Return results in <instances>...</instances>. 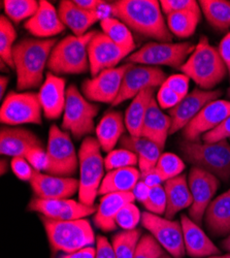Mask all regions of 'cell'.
Segmentation results:
<instances>
[{"instance_id":"obj_1","label":"cell","mask_w":230,"mask_h":258,"mask_svg":"<svg viewBox=\"0 0 230 258\" xmlns=\"http://www.w3.org/2000/svg\"><path fill=\"white\" fill-rule=\"evenodd\" d=\"M110 11L113 17L142 36L155 41L173 40L160 2L157 0H117L110 5Z\"/></svg>"},{"instance_id":"obj_2","label":"cell","mask_w":230,"mask_h":258,"mask_svg":"<svg viewBox=\"0 0 230 258\" xmlns=\"http://www.w3.org/2000/svg\"><path fill=\"white\" fill-rule=\"evenodd\" d=\"M56 44L55 38H24L16 44L13 61L19 91L41 87L46 79L45 70Z\"/></svg>"},{"instance_id":"obj_3","label":"cell","mask_w":230,"mask_h":258,"mask_svg":"<svg viewBox=\"0 0 230 258\" xmlns=\"http://www.w3.org/2000/svg\"><path fill=\"white\" fill-rule=\"evenodd\" d=\"M182 74L192 80L202 90H215L228 74L217 48L210 44L206 36H201L193 53L180 68Z\"/></svg>"},{"instance_id":"obj_4","label":"cell","mask_w":230,"mask_h":258,"mask_svg":"<svg viewBox=\"0 0 230 258\" xmlns=\"http://www.w3.org/2000/svg\"><path fill=\"white\" fill-rule=\"evenodd\" d=\"M96 31H89L83 36L67 35L52 50L48 70L58 75H81L90 72L88 46Z\"/></svg>"},{"instance_id":"obj_5","label":"cell","mask_w":230,"mask_h":258,"mask_svg":"<svg viewBox=\"0 0 230 258\" xmlns=\"http://www.w3.org/2000/svg\"><path fill=\"white\" fill-rule=\"evenodd\" d=\"M179 148L186 161L202 168L225 182L230 180V144L227 140L214 143L183 141Z\"/></svg>"},{"instance_id":"obj_6","label":"cell","mask_w":230,"mask_h":258,"mask_svg":"<svg viewBox=\"0 0 230 258\" xmlns=\"http://www.w3.org/2000/svg\"><path fill=\"white\" fill-rule=\"evenodd\" d=\"M79 201L88 206H95V200L104 178V159L97 139L87 137L79 150Z\"/></svg>"},{"instance_id":"obj_7","label":"cell","mask_w":230,"mask_h":258,"mask_svg":"<svg viewBox=\"0 0 230 258\" xmlns=\"http://www.w3.org/2000/svg\"><path fill=\"white\" fill-rule=\"evenodd\" d=\"M39 218L54 251H63L68 254L90 247L96 241L94 230L87 219L63 221L45 216H39Z\"/></svg>"},{"instance_id":"obj_8","label":"cell","mask_w":230,"mask_h":258,"mask_svg":"<svg viewBox=\"0 0 230 258\" xmlns=\"http://www.w3.org/2000/svg\"><path fill=\"white\" fill-rule=\"evenodd\" d=\"M98 111L99 107L97 104L89 101L81 93L75 85H70L67 88L61 128L76 140L90 136L96 128L94 119Z\"/></svg>"},{"instance_id":"obj_9","label":"cell","mask_w":230,"mask_h":258,"mask_svg":"<svg viewBox=\"0 0 230 258\" xmlns=\"http://www.w3.org/2000/svg\"><path fill=\"white\" fill-rule=\"evenodd\" d=\"M195 46L192 42L151 41L127 58V63L142 66H166L180 69L193 53Z\"/></svg>"},{"instance_id":"obj_10","label":"cell","mask_w":230,"mask_h":258,"mask_svg":"<svg viewBox=\"0 0 230 258\" xmlns=\"http://www.w3.org/2000/svg\"><path fill=\"white\" fill-rule=\"evenodd\" d=\"M47 153L48 174L59 177H71L75 174L79 154H76L69 133L57 125H52L49 131Z\"/></svg>"},{"instance_id":"obj_11","label":"cell","mask_w":230,"mask_h":258,"mask_svg":"<svg viewBox=\"0 0 230 258\" xmlns=\"http://www.w3.org/2000/svg\"><path fill=\"white\" fill-rule=\"evenodd\" d=\"M43 109L38 94L29 91L10 92L3 100L0 109V121L7 126L24 124L40 125Z\"/></svg>"},{"instance_id":"obj_12","label":"cell","mask_w":230,"mask_h":258,"mask_svg":"<svg viewBox=\"0 0 230 258\" xmlns=\"http://www.w3.org/2000/svg\"><path fill=\"white\" fill-rule=\"evenodd\" d=\"M141 224L159 245L174 258H183L186 250L183 227L180 221L161 217L144 211L141 214Z\"/></svg>"},{"instance_id":"obj_13","label":"cell","mask_w":230,"mask_h":258,"mask_svg":"<svg viewBox=\"0 0 230 258\" xmlns=\"http://www.w3.org/2000/svg\"><path fill=\"white\" fill-rule=\"evenodd\" d=\"M166 79V74L158 67L133 66L130 63V67L123 77L120 93L112 105L116 106L133 99L143 90L161 87Z\"/></svg>"},{"instance_id":"obj_14","label":"cell","mask_w":230,"mask_h":258,"mask_svg":"<svg viewBox=\"0 0 230 258\" xmlns=\"http://www.w3.org/2000/svg\"><path fill=\"white\" fill-rule=\"evenodd\" d=\"M130 63L106 70L82 84V93L91 102L113 104L121 90L123 77Z\"/></svg>"},{"instance_id":"obj_15","label":"cell","mask_w":230,"mask_h":258,"mask_svg":"<svg viewBox=\"0 0 230 258\" xmlns=\"http://www.w3.org/2000/svg\"><path fill=\"white\" fill-rule=\"evenodd\" d=\"M188 183L193 198V204L189 209V217L196 224L200 225L207 207L214 200L220 181L208 171L192 166L188 176Z\"/></svg>"},{"instance_id":"obj_16","label":"cell","mask_w":230,"mask_h":258,"mask_svg":"<svg viewBox=\"0 0 230 258\" xmlns=\"http://www.w3.org/2000/svg\"><path fill=\"white\" fill-rule=\"evenodd\" d=\"M97 206H88L73 200H44L35 198L30 201L28 210L53 220L71 221L85 219L97 211Z\"/></svg>"},{"instance_id":"obj_17","label":"cell","mask_w":230,"mask_h":258,"mask_svg":"<svg viewBox=\"0 0 230 258\" xmlns=\"http://www.w3.org/2000/svg\"><path fill=\"white\" fill-rule=\"evenodd\" d=\"M130 53L132 54L133 52L120 47L103 32L96 31L88 46L90 73L92 77L106 70L117 68L118 63L130 55Z\"/></svg>"},{"instance_id":"obj_18","label":"cell","mask_w":230,"mask_h":258,"mask_svg":"<svg viewBox=\"0 0 230 258\" xmlns=\"http://www.w3.org/2000/svg\"><path fill=\"white\" fill-rule=\"evenodd\" d=\"M221 90H202L195 88L185 96L175 107L169 111L172 119V128L170 136L175 135L181 129H184L203 109V107L213 100L219 99Z\"/></svg>"},{"instance_id":"obj_19","label":"cell","mask_w":230,"mask_h":258,"mask_svg":"<svg viewBox=\"0 0 230 258\" xmlns=\"http://www.w3.org/2000/svg\"><path fill=\"white\" fill-rule=\"evenodd\" d=\"M230 116V100L216 99L207 103L199 114L183 129L186 141L197 142L200 137L219 127Z\"/></svg>"},{"instance_id":"obj_20","label":"cell","mask_w":230,"mask_h":258,"mask_svg":"<svg viewBox=\"0 0 230 258\" xmlns=\"http://www.w3.org/2000/svg\"><path fill=\"white\" fill-rule=\"evenodd\" d=\"M30 185L35 197L44 200H65L79 191V180L72 177L53 176L35 170Z\"/></svg>"},{"instance_id":"obj_21","label":"cell","mask_w":230,"mask_h":258,"mask_svg":"<svg viewBox=\"0 0 230 258\" xmlns=\"http://www.w3.org/2000/svg\"><path fill=\"white\" fill-rule=\"evenodd\" d=\"M66 93L65 80L48 72L37 93L46 119L57 120L64 113Z\"/></svg>"},{"instance_id":"obj_22","label":"cell","mask_w":230,"mask_h":258,"mask_svg":"<svg viewBox=\"0 0 230 258\" xmlns=\"http://www.w3.org/2000/svg\"><path fill=\"white\" fill-rule=\"evenodd\" d=\"M24 28L36 38L50 39L65 29L59 12L47 0H40L37 12L27 20Z\"/></svg>"},{"instance_id":"obj_23","label":"cell","mask_w":230,"mask_h":258,"mask_svg":"<svg viewBox=\"0 0 230 258\" xmlns=\"http://www.w3.org/2000/svg\"><path fill=\"white\" fill-rule=\"evenodd\" d=\"M35 134L19 127H3L0 133V153L14 157H26L31 149L40 147Z\"/></svg>"},{"instance_id":"obj_24","label":"cell","mask_w":230,"mask_h":258,"mask_svg":"<svg viewBox=\"0 0 230 258\" xmlns=\"http://www.w3.org/2000/svg\"><path fill=\"white\" fill-rule=\"evenodd\" d=\"M132 192H118L102 196L97 211L94 215V224L104 232L113 231L117 228L116 218L121 209L127 204L134 203Z\"/></svg>"},{"instance_id":"obj_25","label":"cell","mask_w":230,"mask_h":258,"mask_svg":"<svg viewBox=\"0 0 230 258\" xmlns=\"http://www.w3.org/2000/svg\"><path fill=\"white\" fill-rule=\"evenodd\" d=\"M181 224L184 233L185 250L190 257L202 258L214 256L220 253L217 246L208 238L207 234L187 215H182Z\"/></svg>"},{"instance_id":"obj_26","label":"cell","mask_w":230,"mask_h":258,"mask_svg":"<svg viewBox=\"0 0 230 258\" xmlns=\"http://www.w3.org/2000/svg\"><path fill=\"white\" fill-rule=\"evenodd\" d=\"M58 12L65 27L69 28L75 36L87 34L90 27L97 21L102 20L99 13L84 11L73 3V0H62L59 4Z\"/></svg>"},{"instance_id":"obj_27","label":"cell","mask_w":230,"mask_h":258,"mask_svg":"<svg viewBox=\"0 0 230 258\" xmlns=\"http://www.w3.org/2000/svg\"><path fill=\"white\" fill-rule=\"evenodd\" d=\"M172 128V119L170 115H166L162 112L155 97L152 99L147 115H145L141 137L152 141L157 144L162 150L165 147L167 137L170 136Z\"/></svg>"},{"instance_id":"obj_28","label":"cell","mask_w":230,"mask_h":258,"mask_svg":"<svg viewBox=\"0 0 230 258\" xmlns=\"http://www.w3.org/2000/svg\"><path fill=\"white\" fill-rule=\"evenodd\" d=\"M163 187L167 201L165 218L173 220L179 212L190 209L193 204V198L186 175L182 174L174 179L167 180L163 183Z\"/></svg>"},{"instance_id":"obj_29","label":"cell","mask_w":230,"mask_h":258,"mask_svg":"<svg viewBox=\"0 0 230 258\" xmlns=\"http://www.w3.org/2000/svg\"><path fill=\"white\" fill-rule=\"evenodd\" d=\"M121 148L133 152L138 159V169L141 175L154 169L163 150L152 141L142 137L123 136L120 141Z\"/></svg>"},{"instance_id":"obj_30","label":"cell","mask_w":230,"mask_h":258,"mask_svg":"<svg viewBox=\"0 0 230 258\" xmlns=\"http://www.w3.org/2000/svg\"><path fill=\"white\" fill-rule=\"evenodd\" d=\"M204 222L214 236L230 234V189L212 201L205 211Z\"/></svg>"},{"instance_id":"obj_31","label":"cell","mask_w":230,"mask_h":258,"mask_svg":"<svg viewBox=\"0 0 230 258\" xmlns=\"http://www.w3.org/2000/svg\"><path fill=\"white\" fill-rule=\"evenodd\" d=\"M125 127V119L121 112L110 111L104 114L95 128L96 139L103 152L113 151L124 136Z\"/></svg>"},{"instance_id":"obj_32","label":"cell","mask_w":230,"mask_h":258,"mask_svg":"<svg viewBox=\"0 0 230 258\" xmlns=\"http://www.w3.org/2000/svg\"><path fill=\"white\" fill-rule=\"evenodd\" d=\"M140 178L141 173L136 167H125L111 170L104 176L98 195L106 196L110 193L132 192Z\"/></svg>"},{"instance_id":"obj_33","label":"cell","mask_w":230,"mask_h":258,"mask_svg":"<svg viewBox=\"0 0 230 258\" xmlns=\"http://www.w3.org/2000/svg\"><path fill=\"white\" fill-rule=\"evenodd\" d=\"M156 89H147L137 94L128 105L125 113V125L132 137H141L143 121L147 115L148 107L154 98Z\"/></svg>"},{"instance_id":"obj_34","label":"cell","mask_w":230,"mask_h":258,"mask_svg":"<svg viewBox=\"0 0 230 258\" xmlns=\"http://www.w3.org/2000/svg\"><path fill=\"white\" fill-rule=\"evenodd\" d=\"M201 13L207 23L218 31L230 29V2L227 0H200Z\"/></svg>"},{"instance_id":"obj_35","label":"cell","mask_w":230,"mask_h":258,"mask_svg":"<svg viewBox=\"0 0 230 258\" xmlns=\"http://www.w3.org/2000/svg\"><path fill=\"white\" fill-rule=\"evenodd\" d=\"M200 18L201 14L194 12H177L167 15L166 24L173 35L188 38L195 33Z\"/></svg>"},{"instance_id":"obj_36","label":"cell","mask_w":230,"mask_h":258,"mask_svg":"<svg viewBox=\"0 0 230 258\" xmlns=\"http://www.w3.org/2000/svg\"><path fill=\"white\" fill-rule=\"evenodd\" d=\"M102 32L120 47L131 50L135 49V41L131 30L126 24L115 17H107L100 21Z\"/></svg>"},{"instance_id":"obj_37","label":"cell","mask_w":230,"mask_h":258,"mask_svg":"<svg viewBox=\"0 0 230 258\" xmlns=\"http://www.w3.org/2000/svg\"><path fill=\"white\" fill-rule=\"evenodd\" d=\"M140 229L123 230L112 239V246L117 258H133L141 239Z\"/></svg>"},{"instance_id":"obj_38","label":"cell","mask_w":230,"mask_h":258,"mask_svg":"<svg viewBox=\"0 0 230 258\" xmlns=\"http://www.w3.org/2000/svg\"><path fill=\"white\" fill-rule=\"evenodd\" d=\"M17 31L12 21L5 16L0 17V57L8 67L14 69L13 53L15 49V41Z\"/></svg>"},{"instance_id":"obj_39","label":"cell","mask_w":230,"mask_h":258,"mask_svg":"<svg viewBox=\"0 0 230 258\" xmlns=\"http://www.w3.org/2000/svg\"><path fill=\"white\" fill-rule=\"evenodd\" d=\"M7 17L15 23L29 20L38 10L39 2L36 0H5L3 2Z\"/></svg>"},{"instance_id":"obj_40","label":"cell","mask_w":230,"mask_h":258,"mask_svg":"<svg viewBox=\"0 0 230 258\" xmlns=\"http://www.w3.org/2000/svg\"><path fill=\"white\" fill-rule=\"evenodd\" d=\"M186 165L181 157L174 153H162L155 169L163 182L174 179L183 174Z\"/></svg>"},{"instance_id":"obj_41","label":"cell","mask_w":230,"mask_h":258,"mask_svg":"<svg viewBox=\"0 0 230 258\" xmlns=\"http://www.w3.org/2000/svg\"><path fill=\"white\" fill-rule=\"evenodd\" d=\"M136 164H138L137 156L124 148L114 149L104 158V167L109 171L125 167H134Z\"/></svg>"},{"instance_id":"obj_42","label":"cell","mask_w":230,"mask_h":258,"mask_svg":"<svg viewBox=\"0 0 230 258\" xmlns=\"http://www.w3.org/2000/svg\"><path fill=\"white\" fill-rule=\"evenodd\" d=\"M141 214L134 203L127 204L118 213L116 223L123 230L136 229L138 223L141 222Z\"/></svg>"},{"instance_id":"obj_43","label":"cell","mask_w":230,"mask_h":258,"mask_svg":"<svg viewBox=\"0 0 230 258\" xmlns=\"http://www.w3.org/2000/svg\"><path fill=\"white\" fill-rule=\"evenodd\" d=\"M145 211L155 215H165L166 212V193L163 185L152 187L148 199L142 203Z\"/></svg>"},{"instance_id":"obj_44","label":"cell","mask_w":230,"mask_h":258,"mask_svg":"<svg viewBox=\"0 0 230 258\" xmlns=\"http://www.w3.org/2000/svg\"><path fill=\"white\" fill-rule=\"evenodd\" d=\"M163 253L162 247L153 235L145 234L141 236L133 258H159Z\"/></svg>"},{"instance_id":"obj_45","label":"cell","mask_w":230,"mask_h":258,"mask_svg":"<svg viewBox=\"0 0 230 258\" xmlns=\"http://www.w3.org/2000/svg\"><path fill=\"white\" fill-rule=\"evenodd\" d=\"M160 6L166 16L177 12H194L201 14L200 6L195 0H161Z\"/></svg>"},{"instance_id":"obj_46","label":"cell","mask_w":230,"mask_h":258,"mask_svg":"<svg viewBox=\"0 0 230 258\" xmlns=\"http://www.w3.org/2000/svg\"><path fill=\"white\" fill-rule=\"evenodd\" d=\"M156 100L161 110H172L182 100V98L174 92L169 86L162 84L156 96Z\"/></svg>"},{"instance_id":"obj_47","label":"cell","mask_w":230,"mask_h":258,"mask_svg":"<svg viewBox=\"0 0 230 258\" xmlns=\"http://www.w3.org/2000/svg\"><path fill=\"white\" fill-rule=\"evenodd\" d=\"M25 158L35 171H39V173L43 170L47 171L49 166V157L47 151H45L41 146L31 149Z\"/></svg>"},{"instance_id":"obj_48","label":"cell","mask_w":230,"mask_h":258,"mask_svg":"<svg viewBox=\"0 0 230 258\" xmlns=\"http://www.w3.org/2000/svg\"><path fill=\"white\" fill-rule=\"evenodd\" d=\"M176 92L182 99L189 94L190 79L184 74H177L167 78L163 83Z\"/></svg>"},{"instance_id":"obj_49","label":"cell","mask_w":230,"mask_h":258,"mask_svg":"<svg viewBox=\"0 0 230 258\" xmlns=\"http://www.w3.org/2000/svg\"><path fill=\"white\" fill-rule=\"evenodd\" d=\"M11 168L16 177L22 181H31L34 169L25 157H14L11 161Z\"/></svg>"},{"instance_id":"obj_50","label":"cell","mask_w":230,"mask_h":258,"mask_svg":"<svg viewBox=\"0 0 230 258\" xmlns=\"http://www.w3.org/2000/svg\"><path fill=\"white\" fill-rule=\"evenodd\" d=\"M227 139H230V116L219 127L202 137V141L206 143H214Z\"/></svg>"},{"instance_id":"obj_51","label":"cell","mask_w":230,"mask_h":258,"mask_svg":"<svg viewBox=\"0 0 230 258\" xmlns=\"http://www.w3.org/2000/svg\"><path fill=\"white\" fill-rule=\"evenodd\" d=\"M96 258H117L112 244L106 236L99 235L96 239Z\"/></svg>"},{"instance_id":"obj_52","label":"cell","mask_w":230,"mask_h":258,"mask_svg":"<svg viewBox=\"0 0 230 258\" xmlns=\"http://www.w3.org/2000/svg\"><path fill=\"white\" fill-rule=\"evenodd\" d=\"M218 51L220 53L222 60L225 63L230 77V31L221 39L218 47Z\"/></svg>"},{"instance_id":"obj_53","label":"cell","mask_w":230,"mask_h":258,"mask_svg":"<svg viewBox=\"0 0 230 258\" xmlns=\"http://www.w3.org/2000/svg\"><path fill=\"white\" fill-rule=\"evenodd\" d=\"M73 3L84 11L97 13H99L100 7L106 4L102 0H73Z\"/></svg>"},{"instance_id":"obj_54","label":"cell","mask_w":230,"mask_h":258,"mask_svg":"<svg viewBox=\"0 0 230 258\" xmlns=\"http://www.w3.org/2000/svg\"><path fill=\"white\" fill-rule=\"evenodd\" d=\"M150 190H151V188L147 184L142 182L141 180H139L138 183L135 185V187L132 190L135 201L137 200L138 202H140L142 204L145 200L148 199V197L150 195Z\"/></svg>"},{"instance_id":"obj_55","label":"cell","mask_w":230,"mask_h":258,"mask_svg":"<svg viewBox=\"0 0 230 258\" xmlns=\"http://www.w3.org/2000/svg\"><path fill=\"white\" fill-rule=\"evenodd\" d=\"M140 180L142 182H144L145 184H147L150 188L152 187H155V186H159V185H162L164 182L162 181L161 177L159 176V174L156 171V169H152L150 170L149 173L147 174H143L141 175V178Z\"/></svg>"},{"instance_id":"obj_56","label":"cell","mask_w":230,"mask_h":258,"mask_svg":"<svg viewBox=\"0 0 230 258\" xmlns=\"http://www.w3.org/2000/svg\"><path fill=\"white\" fill-rule=\"evenodd\" d=\"M61 258H96V249L93 247H86L72 253H68Z\"/></svg>"},{"instance_id":"obj_57","label":"cell","mask_w":230,"mask_h":258,"mask_svg":"<svg viewBox=\"0 0 230 258\" xmlns=\"http://www.w3.org/2000/svg\"><path fill=\"white\" fill-rule=\"evenodd\" d=\"M9 82H10V78L6 77V76H2L0 78V97L4 100L5 98V94L7 91V88L9 86Z\"/></svg>"},{"instance_id":"obj_58","label":"cell","mask_w":230,"mask_h":258,"mask_svg":"<svg viewBox=\"0 0 230 258\" xmlns=\"http://www.w3.org/2000/svg\"><path fill=\"white\" fill-rule=\"evenodd\" d=\"M0 168H2V176H4L8 171V169H9V163L4 158L2 159V161H0Z\"/></svg>"},{"instance_id":"obj_59","label":"cell","mask_w":230,"mask_h":258,"mask_svg":"<svg viewBox=\"0 0 230 258\" xmlns=\"http://www.w3.org/2000/svg\"><path fill=\"white\" fill-rule=\"evenodd\" d=\"M222 246L225 250H227L230 253V234L227 235V238L222 242Z\"/></svg>"},{"instance_id":"obj_60","label":"cell","mask_w":230,"mask_h":258,"mask_svg":"<svg viewBox=\"0 0 230 258\" xmlns=\"http://www.w3.org/2000/svg\"><path fill=\"white\" fill-rule=\"evenodd\" d=\"M208 258H230V254H228V255H222V256H216V255H214V256H211V257H208Z\"/></svg>"},{"instance_id":"obj_61","label":"cell","mask_w":230,"mask_h":258,"mask_svg":"<svg viewBox=\"0 0 230 258\" xmlns=\"http://www.w3.org/2000/svg\"><path fill=\"white\" fill-rule=\"evenodd\" d=\"M159 258H174L173 256H170V255H167V254H165V253H163Z\"/></svg>"},{"instance_id":"obj_62","label":"cell","mask_w":230,"mask_h":258,"mask_svg":"<svg viewBox=\"0 0 230 258\" xmlns=\"http://www.w3.org/2000/svg\"><path fill=\"white\" fill-rule=\"evenodd\" d=\"M227 96L230 98V87H229V89H228V91H227Z\"/></svg>"}]
</instances>
